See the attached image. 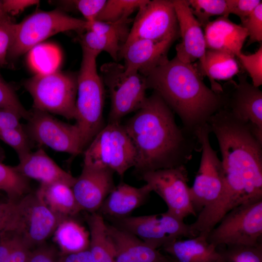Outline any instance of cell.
<instances>
[{
  "instance_id": "cell-1",
  "label": "cell",
  "mask_w": 262,
  "mask_h": 262,
  "mask_svg": "<svg viewBox=\"0 0 262 262\" xmlns=\"http://www.w3.org/2000/svg\"><path fill=\"white\" fill-rule=\"evenodd\" d=\"M124 127L135 150L134 168L139 175L185 165L200 151L196 136L178 126L174 112L154 91Z\"/></svg>"
},
{
  "instance_id": "cell-2",
  "label": "cell",
  "mask_w": 262,
  "mask_h": 262,
  "mask_svg": "<svg viewBox=\"0 0 262 262\" xmlns=\"http://www.w3.org/2000/svg\"><path fill=\"white\" fill-rule=\"evenodd\" d=\"M146 82L147 89L159 94L179 116L182 127L195 135L222 107L221 93L204 83L193 63H184L176 56L154 69Z\"/></svg>"
},
{
  "instance_id": "cell-3",
  "label": "cell",
  "mask_w": 262,
  "mask_h": 262,
  "mask_svg": "<svg viewBox=\"0 0 262 262\" xmlns=\"http://www.w3.org/2000/svg\"><path fill=\"white\" fill-rule=\"evenodd\" d=\"M82 56L77 73L75 125L84 149L106 125L103 116L104 85L98 74L97 55L82 49Z\"/></svg>"
},
{
  "instance_id": "cell-4",
  "label": "cell",
  "mask_w": 262,
  "mask_h": 262,
  "mask_svg": "<svg viewBox=\"0 0 262 262\" xmlns=\"http://www.w3.org/2000/svg\"><path fill=\"white\" fill-rule=\"evenodd\" d=\"M24 86L32 97L33 108L75 119L77 73L57 70L37 73L26 81Z\"/></svg>"
},
{
  "instance_id": "cell-5",
  "label": "cell",
  "mask_w": 262,
  "mask_h": 262,
  "mask_svg": "<svg viewBox=\"0 0 262 262\" xmlns=\"http://www.w3.org/2000/svg\"><path fill=\"white\" fill-rule=\"evenodd\" d=\"M83 165L105 168L121 177L134 167L136 154L123 125L108 123L83 151Z\"/></svg>"
},
{
  "instance_id": "cell-6",
  "label": "cell",
  "mask_w": 262,
  "mask_h": 262,
  "mask_svg": "<svg viewBox=\"0 0 262 262\" xmlns=\"http://www.w3.org/2000/svg\"><path fill=\"white\" fill-rule=\"evenodd\" d=\"M64 219L49 208L37 191L30 192L15 203L11 220L3 232L32 249L44 244Z\"/></svg>"
},
{
  "instance_id": "cell-7",
  "label": "cell",
  "mask_w": 262,
  "mask_h": 262,
  "mask_svg": "<svg viewBox=\"0 0 262 262\" xmlns=\"http://www.w3.org/2000/svg\"><path fill=\"white\" fill-rule=\"evenodd\" d=\"M89 27L85 20L71 16L60 10L37 12L16 24L8 56L17 57L58 33L74 31L81 33Z\"/></svg>"
},
{
  "instance_id": "cell-8",
  "label": "cell",
  "mask_w": 262,
  "mask_h": 262,
  "mask_svg": "<svg viewBox=\"0 0 262 262\" xmlns=\"http://www.w3.org/2000/svg\"><path fill=\"white\" fill-rule=\"evenodd\" d=\"M101 78L108 88L111 107L108 123H120L126 115L138 111L147 96L146 77L136 72H129L116 62L103 64Z\"/></svg>"
},
{
  "instance_id": "cell-9",
  "label": "cell",
  "mask_w": 262,
  "mask_h": 262,
  "mask_svg": "<svg viewBox=\"0 0 262 262\" xmlns=\"http://www.w3.org/2000/svg\"><path fill=\"white\" fill-rule=\"evenodd\" d=\"M207 240L217 247L262 243V198L229 211L209 232Z\"/></svg>"
},
{
  "instance_id": "cell-10",
  "label": "cell",
  "mask_w": 262,
  "mask_h": 262,
  "mask_svg": "<svg viewBox=\"0 0 262 262\" xmlns=\"http://www.w3.org/2000/svg\"><path fill=\"white\" fill-rule=\"evenodd\" d=\"M108 219L111 222L110 224L135 236L156 249L183 237L192 238L197 235L191 224H186L184 220L167 212Z\"/></svg>"
},
{
  "instance_id": "cell-11",
  "label": "cell",
  "mask_w": 262,
  "mask_h": 262,
  "mask_svg": "<svg viewBox=\"0 0 262 262\" xmlns=\"http://www.w3.org/2000/svg\"><path fill=\"white\" fill-rule=\"evenodd\" d=\"M211 132L208 123L200 127L196 135L200 145L201 156L198 171L192 187L191 198L197 214L215 202L223 192L225 176L222 161L210 141Z\"/></svg>"
},
{
  "instance_id": "cell-12",
  "label": "cell",
  "mask_w": 262,
  "mask_h": 262,
  "mask_svg": "<svg viewBox=\"0 0 262 262\" xmlns=\"http://www.w3.org/2000/svg\"><path fill=\"white\" fill-rule=\"evenodd\" d=\"M30 111L27 123L23 127L32 142L73 156L83 152L80 133L75 124L66 123L34 108Z\"/></svg>"
},
{
  "instance_id": "cell-13",
  "label": "cell",
  "mask_w": 262,
  "mask_h": 262,
  "mask_svg": "<svg viewBox=\"0 0 262 262\" xmlns=\"http://www.w3.org/2000/svg\"><path fill=\"white\" fill-rule=\"evenodd\" d=\"M140 176L165 203L167 212L183 220L190 215H197L191 198L185 165L149 171Z\"/></svg>"
},
{
  "instance_id": "cell-14",
  "label": "cell",
  "mask_w": 262,
  "mask_h": 262,
  "mask_svg": "<svg viewBox=\"0 0 262 262\" xmlns=\"http://www.w3.org/2000/svg\"><path fill=\"white\" fill-rule=\"evenodd\" d=\"M180 36L172 0H148L138 10L126 43L136 39L175 41Z\"/></svg>"
},
{
  "instance_id": "cell-15",
  "label": "cell",
  "mask_w": 262,
  "mask_h": 262,
  "mask_svg": "<svg viewBox=\"0 0 262 262\" xmlns=\"http://www.w3.org/2000/svg\"><path fill=\"white\" fill-rule=\"evenodd\" d=\"M239 82L231 81L222 86L223 108L249 124L262 141V92L241 75Z\"/></svg>"
},
{
  "instance_id": "cell-16",
  "label": "cell",
  "mask_w": 262,
  "mask_h": 262,
  "mask_svg": "<svg viewBox=\"0 0 262 262\" xmlns=\"http://www.w3.org/2000/svg\"><path fill=\"white\" fill-rule=\"evenodd\" d=\"M114 173L107 168L83 165L81 173L72 187L81 211L89 213L98 211L115 186Z\"/></svg>"
},
{
  "instance_id": "cell-17",
  "label": "cell",
  "mask_w": 262,
  "mask_h": 262,
  "mask_svg": "<svg viewBox=\"0 0 262 262\" xmlns=\"http://www.w3.org/2000/svg\"><path fill=\"white\" fill-rule=\"evenodd\" d=\"M181 41L176 46V57L181 61L192 64L197 60L204 63L207 50L202 27L193 15L187 0H173Z\"/></svg>"
},
{
  "instance_id": "cell-18",
  "label": "cell",
  "mask_w": 262,
  "mask_h": 262,
  "mask_svg": "<svg viewBox=\"0 0 262 262\" xmlns=\"http://www.w3.org/2000/svg\"><path fill=\"white\" fill-rule=\"evenodd\" d=\"M174 42L134 39L121 47L118 59H124L127 71L136 72L146 77L154 69L168 61V51Z\"/></svg>"
},
{
  "instance_id": "cell-19",
  "label": "cell",
  "mask_w": 262,
  "mask_h": 262,
  "mask_svg": "<svg viewBox=\"0 0 262 262\" xmlns=\"http://www.w3.org/2000/svg\"><path fill=\"white\" fill-rule=\"evenodd\" d=\"M204 33L207 49L226 52L235 57L242 53L248 37L246 29L228 16H219L210 21L204 27Z\"/></svg>"
},
{
  "instance_id": "cell-20",
  "label": "cell",
  "mask_w": 262,
  "mask_h": 262,
  "mask_svg": "<svg viewBox=\"0 0 262 262\" xmlns=\"http://www.w3.org/2000/svg\"><path fill=\"white\" fill-rule=\"evenodd\" d=\"M151 192L146 183L136 187L121 182L115 187L97 212L107 219L129 216L147 202Z\"/></svg>"
},
{
  "instance_id": "cell-21",
  "label": "cell",
  "mask_w": 262,
  "mask_h": 262,
  "mask_svg": "<svg viewBox=\"0 0 262 262\" xmlns=\"http://www.w3.org/2000/svg\"><path fill=\"white\" fill-rule=\"evenodd\" d=\"M14 166L28 179L38 180L41 184L62 182L72 187L76 178L61 168L41 148L31 151L19 160Z\"/></svg>"
},
{
  "instance_id": "cell-22",
  "label": "cell",
  "mask_w": 262,
  "mask_h": 262,
  "mask_svg": "<svg viewBox=\"0 0 262 262\" xmlns=\"http://www.w3.org/2000/svg\"><path fill=\"white\" fill-rule=\"evenodd\" d=\"M162 248L172 262H216L221 258L218 248L201 235L178 239Z\"/></svg>"
},
{
  "instance_id": "cell-23",
  "label": "cell",
  "mask_w": 262,
  "mask_h": 262,
  "mask_svg": "<svg viewBox=\"0 0 262 262\" xmlns=\"http://www.w3.org/2000/svg\"><path fill=\"white\" fill-rule=\"evenodd\" d=\"M200 74L208 77L211 89L221 94L222 86L215 80H229L239 72L238 63L235 56L226 52L207 49L204 63L199 65Z\"/></svg>"
},
{
  "instance_id": "cell-24",
  "label": "cell",
  "mask_w": 262,
  "mask_h": 262,
  "mask_svg": "<svg viewBox=\"0 0 262 262\" xmlns=\"http://www.w3.org/2000/svg\"><path fill=\"white\" fill-rule=\"evenodd\" d=\"M37 191L49 208L62 218L73 217L82 211L72 187L65 183L40 184Z\"/></svg>"
},
{
  "instance_id": "cell-25",
  "label": "cell",
  "mask_w": 262,
  "mask_h": 262,
  "mask_svg": "<svg viewBox=\"0 0 262 262\" xmlns=\"http://www.w3.org/2000/svg\"><path fill=\"white\" fill-rule=\"evenodd\" d=\"M90 234L89 249L93 262H115V250L108 234L106 222L98 212L85 216Z\"/></svg>"
},
{
  "instance_id": "cell-26",
  "label": "cell",
  "mask_w": 262,
  "mask_h": 262,
  "mask_svg": "<svg viewBox=\"0 0 262 262\" xmlns=\"http://www.w3.org/2000/svg\"><path fill=\"white\" fill-rule=\"evenodd\" d=\"M106 228L113 241L124 249L134 262H172L167 255L135 236L107 223Z\"/></svg>"
},
{
  "instance_id": "cell-27",
  "label": "cell",
  "mask_w": 262,
  "mask_h": 262,
  "mask_svg": "<svg viewBox=\"0 0 262 262\" xmlns=\"http://www.w3.org/2000/svg\"><path fill=\"white\" fill-rule=\"evenodd\" d=\"M53 234L54 240L64 255L77 253L89 249V231L73 217L66 218L62 220Z\"/></svg>"
},
{
  "instance_id": "cell-28",
  "label": "cell",
  "mask_w": 262,
  "mask_h": 262,
  "mask_svg": "<svg viewBox=\"0 0 262 262\" xmlns=\"http://www.w3.org/2000/svg\"><path fill=\"white\" fill-rule=\"evenodd\" d=\"M0 190L6 194L9 201L16 202L30 192L29 179L14 166L0 162Z\"/></svg>"
},
{
  "instance_id": "cell-29",
  "label": "cell",
  "mask_w": 262,
  "mask_h": 262,
  "mask_svg": "<svg viewBox=\"0 0 262 262\" xmlns=\"http://www.w3.org/2000/svg\"><path fill=\"white\" fill-rule=\"evenodd\" d=\"M82 49L98 56L102 51L108 53L116 62L122 44L117 39L106 35L87 30L80 33L78 38Z\"/></svg>"
},
{
  "instance_id": "cell-30",
  "label": "cell",
  "mask_w": 262,
  "mask_h": 262,
  "mask_svg": "<svg viewBox=\"0 0 262 262\" xmlns=\"http://www.w3.org/2000/svg\"><path fill=\"white\" fill-rule=\"evenodd\" d=\"M147 0H108L96 20L115 22L129 18V16L138 9Z\"/></svg>"
},
{
  "instance_id": "cell-31",
  "label": "cell",
  "mask_w": 262,
  "mask_h": 262,
  "mask_svg": "<svg viewBox=\"0 0 262 262\" xmlns=\"http://www.w3.org/2000/svg\"><path fill=\"white\" fill-rule=\"evenodd\" d=\"M191 10L201 27L210 21L215 16H229V13L226 0H188Z\"/></svg>"
},
{
  "instance_id": "cell-32",
  "label": "cell",
  "mask_w": 262,
  "mask_h": 262,
  "mask_svg": "<svg viewBox=\"0 0 262 262\" xmlns=\"http://www.w3.org/2000/svg\"><path fill=\"white\" fill-rule=\"evenodd\" d=\"M30 51L29 60L37 73L56 70L60 62V54L55 48L49 44H39Z\"/></svg>"
},
{
  "instance_id": "cell-33",
  "label": "cell",
  "mask_w": 262,
  "mask_h": 262,
  "mask_svg": "<svg viewBox=\"0 0 262 262\" xmlns=\"http://www.w3.org/2000/svg\"><path fill=\"white\" fill-rule=\"evenodd\" d=\"M217 248L225 262H262V243Z\"/></svg>"
},
{
  "instance_id": "cell-34",
  "label": "cell",
  "mask_w": 262,
  "mask_h": 262,
  "mask_svg": "<svg viewBox=\"0 0 262 262\" xmlns=\"http://www.w3.org/2000/svg\"><path fill=\"white\" fill-rule=\"evenodd\" d=\"M130 18L115 22H103L95 20L89 23L90 30L97 33L106 35L118 40L122 46L127 41L130 32Z\"/></svg>"
},
{
  "instance_id": "cell-35",
  "label": "cell",
  "mask_w": 262,
  "mask_h": 262,
  "mask_svg": "<svg viewBox=\"0 0 262 262\" xmlns=\"http://www.w3.org/2000/svg\"><path fill=\"white\" fill-rule=\"evenodd\" d=\"M0 140L15 150L19 160L32 151V141L24 127L0 129Z\"/></svg>"
},
{
  "instance_id": "cell-36",
  "label": "cell",
  "mask_w": 262,
  "mask_h": 262,
  "mask_svg": "<svg viewBox=\"0 0 262 262\" xmlns=\"http://www.w3.org/2000/svg\"><path fill=\"white\" fill-rule=\"evenodd\" d=\"M0 109L11 111L26 120L30 115V111L23 106L13 89L0 79Z\"/></svg>"
},
{
  "instance_id": "cell-37",
  "label": "cell",
  "mask_w": 262,
  "mask_h": 262,
  "mask_svg": "<svg viewBox=\"0 0 262 262\" xmlns=\"http://www.w3.org/2000/svg\"><path fill=\"white\" fill-rule=\"evenodd\" d=\"M251 78L252 84L259 87L262 84V46L254 53L242 52L237 57Z\"/></svg>"
},
{
  "instance_id": "cell-38",
  "label": "cell",
  "mask_w": 262,
  "mask_h": 262,
  "mask_svg": "<svg viewBox=\"0 0 262 262\" xmlns=\"http://www.w3.org/2000/svg\"><path fill=\"white\" fill-rule=\"evenodd\" d=\"M106 2V0H65L63 2L66 6L78 10L85 21L90 23L96 20Z\"/></svg>"
},
{
  "instance_id": "cell-39",
  "label": "cell",
  "mask_w": 262,
  "mask_h": 262,
  "mask_svg": "<svg viewBox=\"0 0 262 262\" xmlns=\"http://www.w3.org/2000/svg\"><path fill=\"white\" fill-rule=\"evenodd\" d=\"M249 36L247 46L262 41V2L246 18L241 21Z\"/></svg>"
},
{
  "instance_id": "cell-40",
  "label": "cell",
  "mask_w": 262,
  "mask_h": 262,
  "mask_svg": "<svg viewBox=\"0 0 262 262\" xmlns=\"http://www.w3.org/2000/svg\"><path fill=\"white\" fill-rule=\"evenodd\" d=\"M16 24L10 17L0 21V66L7 63L6 57L14 38Z\"/></svg>"
},
{
  "instance_id": "cell-41",
  "label": "cell",
  "mask_w": 262,
  "mask_h": 262,
  "mask_svg": "<svg viewBox=\"0 0 262 262\" xmlns=\"http://www.w3.org/2000/svg\"><path fill=\"white\" fill-rule=\"evenodd\" d=\"M229 14L238 16L241 21L248 16L262 3L260 0H226Z\"/></svg>"
},
{
  "instance_id": "cell-42",
  "label": "cell",
  "mask_w": 262,
  "mask_h": 262,
  "mask_svg": "<svg viewBox=\"0 0 262 262\" xmlns=\"http://www.w3.org/2000/svg\"><path fill=\"white\" fill-rule=\"evenodd\" d=\"M56 260L55 249L43 244L32 250L27 262H55Z\"/></svg>"
},
{
  "instance_id": "cell-43",
  "label": "cell",
  "mask_w": 262,
  "mask_h": 262,
  "mask_svg": "<svg viewBox=\"0 0 262 262\" xmlns=\"http://www.w3.org/2000/svg\"><path fill=\"white\" fill-rule=\"evenodd\" d=\"M16 240L7 262H27L32 249L16 237Z\"/></svg>"
},
{
  "instance_id": "cell-44",
  "label": "cell",
  "mask_w": 262,
  "mask_h": 262,
  "mask_svg": "<svg viewBox=\"0 0 262 262\" xmlns=\"http://www.w3.org/2000/svg\"><path fill=\"white\" fill-rule=\"evenodd\" d=\"M39 1L34 0H2L5 12L8 15H16L28 7L37 4Z\"/></svg>"
},
{
  "instance_id": "cell-45",
  "label": "cell",
  "mask_w": 262,
  "mask_h": 262,
  "mask_svg": "<svg viewBox=\"0 0 262 262\" xmlns=\"http://www.w3.org/2000/svg\"><path fill=\"white\" fill-rule=\"evenodd\" d=\"M16 240V237L8 232L0 233V262H5L7 260Z\"/></svg>"
},
{
  "instance_id": "cell-46",
  "label": "cell",
  "mask_w": 262,
  "mask_h": 262,
  "mask_svg": "<svg viewBox=\"0 0 262 262\" xmlns=\"http://www.w3.org/2000/svg\"><path fill=\"white\" fill-rule=\"evenodd\" d=\"M20 119L15 113L0 109V129L23 128L20 122Z\"/></svg>"
},
{
  "instance_id": "cell-47",
  "label": "cell",
  "mask_w": 262,
  "mask_h": 262,
  "mask_svg": "<svg viewBox=\"0 0 262 262\" xmlns=\"http://www.w3.org/2000/svg\"><path fill=\"white\" fill-rule=\"evenodd\" d=\"M15 203L8 201L0 203V233L6 230L11 220Z\"/></svg>"
},
{
  "instance_id": "cell-48",
  "label": "cell",
  "mask_w": 262,
  "mask_h": 262,
  "mask_svg": "<svg viewBox=\"0 0 262 262\" xmlns=\"http://www.w3.org/2000/svg\"><path fill=\"white\" fill-rule=\"evenodd\" d=\"M61 258L63 262H93L89 249L77 253L64 255Z\"/></svg>"
},
{
  "instance_id": "cell-49",
  "label": "cell",
  "mask_w": 262,
  "mask_h": 262,
  "mask_svg": "<svg viewBox=\"0 0 262 262\" xmlns=\"http://www.w3.org/2000/svg\"><path fill=\"white\" fill-rule=\"evenodd\" d=\"M113 242L115 250V262H134L124 249L114 241Z\"/></svg>"
},
{
  "instance_id": "cell-50",
  "label": "cell",
  "mask_w": 262,
  "mask_h": 262,
  "mask_svg": "<svg viewBox=\"0 0 262 262\" xmlns=\"http://www.w3.org/2000/svg\"><path fill=\"white\" fill-rule=\"evenodd\" d=\"M10 17L3 9L2 0H0V21Z\"/></svg>"
},
{
  "instance_id": "cell-51",
  "label": "cell",
  "mask_w": 262,
  "mask_h": 262,
  "mask_svg": "<svg viewBox=\"0 0 262 262\" xmlns=\"http://www.w3.org/2000/svg\"><path fill=\"white\" fill-rule=\"evenodd\" d=\"M5 158V152L0 145V162H2Z\"/></svg>"
},
{
  "instance_id": "cell-52",
  "label": "cell",
  "mask_w": 262,
  "mask_h": 262,
  "mask_svg": "<svg viewBox=\"0 0 262 262\" xmlns=\"http://www.w3.org/2000/svg\"><path fill=\"white\" fill-rule=\"evenodd\" d=\"M216 262H225L221 257V258L219 260H218Z\"/></svg>"
},
{
  "instance_id": "cell-53",
  "label": "cell",
  "mask_w": 262,
  "mask_h": 262,
  "mask_svg": "<svg viewBox=\"0 0 262 262\" xmlns=\"http://www.w3.org/2000/svg\"><path fill=\"white\" fill-rule=\"evenodd\" d=\"M55 262H63L62 260V258H60L59 259H57V260Z\"/></svg>"
},
{
  "instance_id": "cell-54",
  "label": "cell",
  "mask_w": 262,
  "mask_h": 262,
  "mask_svg": "<svg viewBox=\"0 0 262 262\" xmlns=\"http://www.w3.org/2000/svg\"><path fill=\"white\" fill-rule=\"evenodd\" d=\"M7 262V261H6V262Z\"/></svg>"
}]
</instances>
